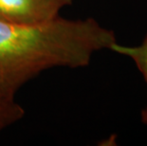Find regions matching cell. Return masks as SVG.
<instances>
[{
    "label": "cell",
    "instance_id": "obj_1",
    "mask_svg": "<svg viewBox=\"0 0 147 146\" xmlns=\"http://www.w3.org/2000/svg\"><path fill=\"white\" fill-rule=\"evenodd\" d=\"M116 42L113 30L91 17L57 16L37 24L0 20V85L15 94L49 68L88 66L93 55Z\"/></svg>",
    "mask_w": 147,
    "mask_h": 146
},
{
    "label": "cell",
    "instance_id": "obj_2",
    "mask_svg": "<svg viewBox=\"0 0 147 146\" xmlns=\"http://www.w3.org/2000/svg\"><path fill=\"white\" fill-rule=\"evenodd\" d=\"M73 0H0V20L20 24H37L59 16L62 9Z\"/></svg>",
    "mask_w": 147,
    "mask_h": 146
},
{
    "label": "cell",
    "instance_id": "obj_3",
    "mask_svg": "<svg viewBox=\"0 0 147 146\" xmlns=\"http://www.w3.org/2000/svg\"><path fill=\"white\" fill-rule=\"evenodd\" d=\"M109 49L118 54L129 57L136 65L147 85V33L139 46H123L116 42ZM142 122L147 126V105L142 111Z\"/></svg>",
    "mask_w": 147,
    "mask_h": 146
},
{
    "label": "cell",
    "instance_id": "obj_4",
    "mask_svg": "<svg viewBox=\"0 0 147 146\" xmlns=\"http://www.w3.org/2000/svg\"><path fill=\"white\" fill-rule=\"evenodd\" d=\"M14 95L0 85V130L21 120L25 114L23 107L15 101Z\"/></svg>",
    "mask_w": 147,
    "mask_h": 146
}]
</instances>
